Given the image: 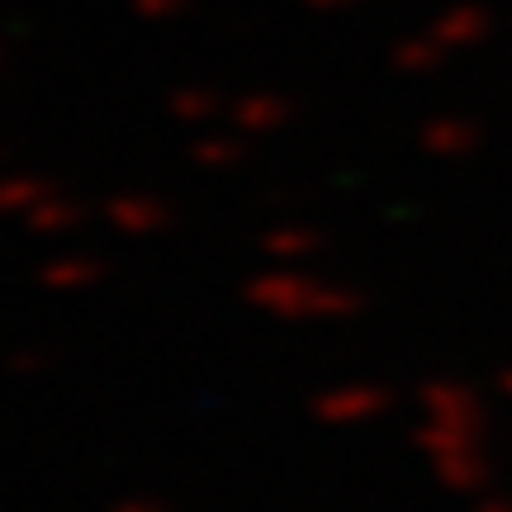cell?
<instances>
[{
  "mask_svg": "<svg viewBox=\"0 0 512 512\" xmlns=\"http://www.w3.org/2000/svg\"><path fill=\"white\" fill-rule=\"evenodd\" d=\"M76 223H81V209L67 200H57V195H48V200L29 214V228H34V233H67Z\"/></svg>",
  "mask_w": 512,
  "mask_h": 512,
  "instance_id": "11",
  "label": "cell"
},
{
  "mask_svg": "<svg viewBox=\"0 0 512 512\" xmlns=\"http://www.w3.org/2000/svg\"><path fill=\"white\" fill-rule=\"evenodd\" d=\"M475 512H512V498H484Z\"/></svg>",
  "mask_w": 512,
  "mask_h": 512,
  "instance_id": "18",
  "label": "cell"
},
{
  "mask_svg": "<svg viewBox=\"0 0 512 512\" xmlns=\"http://www.w3.org/2000/svg\"><path fill=\"white\" fill-rule=\"evenodd\" d=\"M100 275H105V266L95 256H57L43 266V285L48 290H91V285H100Z\"/></svg>",
  "mask_w": 512,
  "mask_h": 512,
  "instance_id": "8",
  "label": "cell"
},
{
  "mask_svg": "<svg viewBox=\"0 0 512 512\" xmlns=\"http://www.w3.org/2000/svg\"><path fill=\"white\" fill-rule=\"evenodd\" d=\"M489 10H479V5H460V10H446V15L437 19V29H432V38H437L446 53H460V48H475V43H484L489 38Z\"/></svg>",
  "mask_w": 512,
  "mask_h": 512,
  "instance_id": "4",
  "label": "cell"
},
{
  "mask_svg": "<svg viewBox=\"0 0 512 512\" xmlns=\"http://www.w3.org/2000/svg\"><path fill=\"white\" fill-rule=\"evenodd\" d=\"M252 304L256 309L290 318V323H337L361 309V299L323 280H304V275H261L252 280Z\"/></svg>",
  "mask_w": 512,
  "mask_h": 512,
  "instance_id": "1",
  "label": "cell"
},
{
  "mask_svg": "<svg viewBox=\"0 0 512 512\" xmlns=\"http://www.w3.org/2000/svg\"><path fill=\"white\" fill-rule=\"evenodd\" d=\"M313 10H347V5H361V0H309Z\"/></svg>",
  "mask_w": 512,
  "mask_h": 512,
  "instance_id": "19",
  "label": "cell"
},
{
  "mask_svg": "<svg viewBox=\"0 0 512 512\" xmlns=\"http://www.w3.org/2000/svg\"><path fill=\"white\" fill-rule=\"evenodd\" d=\"M114 512H162V503H147V498H128V503H119Z\"/></svg>",
  "mask_w": 512,
  "mask_h": 512,
  "instance_id": "17",
  "label": "cell"
},
{
  "mask_svg": "<svg viewBox=\"0 0 512 512\" xmlns=\"http://www.w3.org/2000/svg\"><path fill=\"white\" fill-rule=\"evenodd\" d=\"M242 133H219V138H209V143H200L195 147V162H204V166H233L242 157V143H238Z\"/></svg>",
  "mask_w": 512,
  "mask_h": 512,
  "instance_id": "14",
  "label": "cell"
},
{
  "mask_svg": "<svg viewBox=\"0 0 512 512\" xmlns=\"http://www.w3.org/2000/svg\"><path fill=\"white\" fill-rule=\"evenodd\" d=\"M432 470H437V479L446 489H460V494L489 484V460L479 456V441L475 446H451V451L432 456Z\"/></svg>",
  "mask_w": 512,
  "mask_h": 512,
  "instance_id": "3",
  "label": "cell"
},
{
  "mask_svg": "<svg viewBox=\"0 0 512 512\" xmlns=\"http://www.w3.org/2000/svg\"><path fill=\"white\" fill-rule=\"evenodd\" d=\"M190 5V0H133V10L143 19H157V24H166V19H176Z\"/></svg>",
  "mask_w": 512,
  "mask_h": 512,
  "instance_id": "15",
  "label": "cell"
},
{
  "mask_svg": "<svg viewBox=\"0 0 512 512\" xmlns=\"http://www.w3.org/2000/svg\"><path fill=\"white\" fill-rule=\"evenodd\" d=\"M261 252H271L275 261H299V256L318 252V238H313V233H299V228H280V233H266V238H261Z\"/></svg>",
  "mask_w": 512,
  "mask_h": 512,
  "instance_id": "12",
  "label": "cell"
},
{
  "mask_svg": "<svg viewBox=\"0 0 512 512\" xmlns=\"http://www.w3.org/2000/svg\"><path fill=\"white\" fill-rule=\"evenodd\" d=\"M171 114L181 124H209V119L223 114V100L209 91H181V95H171Z\"/></svg>",
  "mask_w": 512,
  "mask_h": 512,
  "instance_id": "10",
  "label": "cell"
},
{
  "mask_svg": "<svg viewBox=\"0 0 512 512\" xmlns=\"http://www.w3.org/2000/svg\"><path fill=\"white\" fill-rule=\"evenodd\" d=\"M446 48H441V43H418V38H413V43H403L399 53H394V62H399L403 72H432V67H441V62H446Z\"/></svg>",
  "mask_w": 512,
  "mask_h": 512,
  "instance_id": "13",
  "label": "cell"
},
{
  "mask_svg": "<svg viewBox=\"0 0 512 512\" xmlns=\"http://www.w3.org/2000/svg\"><path fill=\"white\" fill-rule=\"evenodd\" d=\"M48 366V356H43V351H19L15 356V370H43Z\"/></svg>",
  "mask_w": 512,
  "mask_h": 512,
  "instance_id": "16",
  "label": "cell"
},
{
  "mask_svg": "<svg viewBox=\"0 0 512 512\" xmlns=\"http://www.w3.org/2000/svg\"><path fill=\"white\" fill-rule=\"evenodd\" d=\"M53 195V185L38 176H0V214H34L38 204Z\"/></svg>",
  "mask_w": 512,
  "mask_h": 512,
  "instance_id": "9",
  "label": "cell"
},
{
  "mask_svg": "<svg viewBox=\"0 0 512 512\" xmlns=\"http://www.w3.org/2000/svg\"><path fill=\"white\" fill-rule=\"evenodd\" d=\"M228 119H233V128H238L242 138H252V133H280V128L290 124V105L280 95H247V100H238L228 110Z\"/></svg>",
  "mask_w": 512,
  "mask_h": 512,
  "instance_id": "5",
  "label": "cell"
},
{
  "mask_svg": "<svg viewBox=\"0 0 512 512\" xmlns=\"http://www.w3.org/2000/svg\"><path fill=\"white\" fill-rule=\"evenodd\" d=\"M498 389H503V399H512V370H503V375H498Z\"/></svg>",
  "mask_w": 512,
  "mask_h": 512,
  "instance_id": "20",
  "label": "cell"
},
{
  "mask_svg": "<svg viewBox=\"0 0 512 512\" xmlns=\"http://www.w3.org/2000/svg\"><path fill=\"white\" fill-rule=\"evenodd\" d=\"M384 408H389V394L375 389V384H342V389H328L313 403V413L328 427H361V422L380 418Z\"/></svg>",
  "mask_w": 512,
  "mask_h": 512,
  "instance_id": "2",
  "label": "cell"
},
{
  "mask_svg": "<svg viewBox=\"0 0 512 512\" xmlns=\"http://www.w3.org/2000/svg\"><path fill=\"white\" fill-rule=\"evenodd\" d=\"M422 147L432 157H465L479 147V128L470 119H437V124L422 128Z\"/></svg>",
  "mask_w": 512,
  "mask_h": 512,
  "instance_id": "7",
  "label": "cell"
},
{
  "mask_svg": "<svg viewBox=\"0 0 512 512\" xmlns=\"http://www.w3.org/2000/svg\"><path fill=\"white\" fill-rule=\"evenodd\" d=\"M110 223L119 228V233H133V238H147V233H157V228H166V204L147 200V195H119V200H110Z\"/></svg>",
  "mask_w": 512,
  "mask_h": 512,
  "instance_id": "6",
  "label": "cell"
}]
</instances>
